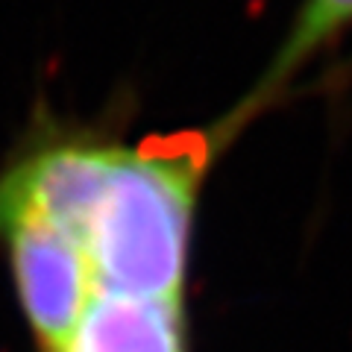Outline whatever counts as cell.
I'll use <instances>...</instances> for the list:
<instances>
[{"instance_id":"3","label":"cell","mask_w":352,"mask_h":352,"mask_svg":"<svg viewBox=\"0 0 352 352\" xmlns=\"http://www.w3.org/2000/svg\"><path fill=\"white\" fill-rule=\"evenodd\" d=\"M59 352H188L182 300L94 291Z\"/></svg>"},{"instance_id":"4","label":"cell","mask_w":352,"mask_h":352,"mask_svg":"<svg viewBox=\"0 0 352 352\" xmlns=\"http://www.w3.org/2000/svg\"><path fill=\"white\" fill-rule=\"evenodd\" d=\"M346 30H352V0H302L288 36L282 38L276 56L267 65V74L258 82V94H252L250 103L256 106L276 94L302 65L332 47Z\"/></svg>"},{"instance_id":"2","label":"cell","mask_w":352,"mask_h":352,"mask_svg":"<svg viewBox=\"0 0 352 352\" xmlns=\"http://www.w3.org/2000/svg\"><path fill=\"white\" fill-rule=\"evenodd\" d=\"M21 308L44 352H59L94 296V273L82 244L36 217H0Z\"/></svg>"},{"instance_id":"1","label":"cell","mask_w":352,"mask_h":352,"mask_svg":"<svg viewBox=\"0 0 352 352\" xmlns=\"http://www.w3.org/2000/svg\"><path fill=\"white\" fill-rule=\"evenodd\" d=\"M214 141L200 132L118 147L82 250L97 291L182 300L191 217Z\"/></svg>"}]
</instances>
